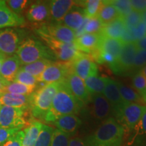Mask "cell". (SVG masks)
Segmentation results:
<instances>
[{
    "label": "cell",
    "instance_id": "1",
    "mask_svg": "<svg viewBox=\"0 0 146 146\" xmlns=\"http://www.w3.org/2000/svg\"><path fill=\"white\" fill-rule=\"evenodd\" d=\"M83 106V104L73 96L64 79L60 81L59 88L55 95L50 110L45 115L44 120L47 123H53L61 116L76 115L81 111Z\"/></svg>",
    "mask_w": 146,
    "mask_h": 146
},
{
    "label": "cell",
    "instance_id": "2",
    "mask_svg": "<svg viewBox=\"0 0 146 146\" xmlns=\"http://www.w3.org/2000/svg\"><path fill=\"white\" fill-rule=\"evenodd\" d=\"M125 132L123 127L111 117L102 122L85 141L88 146H120Z\"/></svg>",
    "mask_w": 146,
    "mask_h": 146
},
{
    "label": "cell",
    "instance_id": "3",
    "mask_svg": "<svg viewBox=\"0 0 146 146\" xmlns=\"http://www.w3.org/2000/svg\"><path fill=\"white\" fill-rule=\"evenodd\" d=\"M15 54L21 65L28 64L41 59L52 61L56 59L50 49L35 37H27L24 39Z\"/></svg>",
    "mask_w": 146,
    "mask_h": 146
},
{
    "label": "cell",
    "instance_id": "4",
    "mask_svg": "<svg viewBox=\"0 0 146 146\" xmlns=\"http://www.w3.org/2000/svg\"><path fill=\"white\" fill-rule=\"evenodd\" d=\"M60 82L46 84L32 94L29 110L34 118L44 120L52 106L55 95L60 86Z\"/></svg>",
    "mask_w": 146,
    "mask_h": 146
},
{
    "label": "cell",
    "instance_id": "5",
    "mask_svg": "<svg viewBox=\"0 0 146 146\" xmlns=\"http://www.w3.org/2000/svg\"><path fill=\"white\" fill-rule=\"evenodd\" d=\"M27 35L26 31L19 27L0 30V54L5 57L15 54Z\"/></svg>",
    "mask_w": 146,
    "mask_h": 146
},
{
    "label": "cell",
    "instance_id": "6",
    "mask_svg": "<svg viewBox=\"0 0 146 146\" xmlns=\"http://www.w3.org/2000/svg\"><path fill=\"white\" fill-rule=\"evenodd\" d=\"M145 109L146 106L137 103H126L115 113L114 116L125 131L127 130V132H132L141 120Z\"/></svg>",
    "mask_w": 146,
    "mask_h": 146
},
{
    "label": "cell",
    "instance_id": "7",
    "mask_svg": "<svg viewBox=\"0 0 146 146\" xmlns=\"http://www.w3.org/2000/svg\"><path fill=\"white\" fill-rule=\"evenodd\" d=\"M38 35L46 43L56 59L60 60L62 62H71L81 53L77 50L74 43H64L56 41L46 35Z\"/></svg>",
    "mask_w": 146,
    "mask_h": 146
},
{
    "label": "cell",
    "instance_id": "8",
    "mask_svg": "<svg viewBox=\"0 0 146 146\" xmlns=\"http://www.w3.org/2000/svg\"><path fill=\"white\" fill-rule=\"evenodd\" d=\"M27 110L1 106L0 108V128L18 129L19 130L25 127V118Z\"/></svg>",
    "mask_w": 146,
    "mask_h": 146
},
{
    "label": "cell",
    "instance_id": "9",
    "mask_svg": "<svg viewBox=\"0 0 146 146\" xmlns=\"http://www.w3.org/2000/svg\"><path fill=\"white\" fill-rule=\"evenodd\" d=\"M137 50L135 42L124 43L119 57L114 66L110 68L111 70L117 74H131L135 56Z\"/></svg>",
    "mask_w": 146,
    "mask_h": 146
},
{
    "label": "cell",
    "instance_id": "10",
    "mask_svg": "<svg viewBox=\"0 0 146 146\" xmlns=\"http://www.w3.org/2000/svg\"><path fill=\"white\" fill-rule=\"evenodd\" d=\"M72 70L71 62H53L36 78L39 83L50 84L65 79L68 73Z\"/></svg>",
    "mask_w": 146,
    "mask_h": 146
},
{
    "label": "cell",
    "instance_id": "11",
    "mask_svg": "<svg viewBox=\"0 0 146 146\" xmlns=\"http://www.w3.org/2000/svg\"><path fill=\"white\" fill-rule=\"evenodd\" d=\"M36 33L46 35L56 41L64 43H74L76 40L75 32L62 23L43 25L36 30Z\"/></svg>",
    "mask_w": 146,
    "mask_h": 146
},
{
    "label": "cell",
    "instance_id": "12",
    "mask_svg": "<svg viewBox=\"0 0 146 146\" xmlns=\"http://www.w3.org/2000/svg\"><path fill=\"white\" fill-rule=\"evenodd\" d=\"M72 70L83 81L92 76H98V68L91 56L81 52L72 62Z\"/></svg>",
    "mask_w": 146,
    "mask_h": 146
},
{
    "label": "cell",
    "instance_id": "13",
    "mask_svg": "<svg viewBox=\"0 0 146 146\" xmlns=\"http://www.w3.org/2000/svg\"><path fill=\"white\" fill-rule=\"evenodd\" d=\"M89 102H91V114L97 120L104 122L114 116L112 106L103 94L91 96Z\"/></svg>",
    "mask_w": 146,
    "mask_h": 146
},
{
    "label": "cell",
    "instance_id": "14",
    "mask_svg": "<svg viewBox=\"0 0 146 146\" xmlns=\"http://www.w3.org/2000/svg\"><path fill=\"white\" fill-rule=\"evenodd\" d=\"M64 81L71 93L78 101L83 105L87 104L90 102L91 95L87 91L84 81L76 75L73 70L68 73Z\"/></svg>",
    "mask_w": 146,
    "mask_h": 146
},
{
    "label": "cell",
    "instance_id": "15",
    "mask_svg": "<svg viewBox=\"0 0 146 146\" xmlns=\"http://www.w3.org/2000/svg\"><path fill=\"white\" fill-rule=\"evenodd\" d=\"M27 18L31 23H45L50 19V1H39L31 3L27 10Z\"/></svg>",
    "mask_w": 146,
    "mask_h": 146
},
{
    "label": "cell",
    "instance_id": "16",
    "mask_svg": "<svg viewBox=\"0 0 146 146\" xmlns=\"http://www.w3.org/2000/svg\"><path fill=\"white\" fill-rule=\"evenodd\" d=\"M25 20L9 8L5 1L0 0V29L23 26Z\"/></svg>",
    "mask_w": 146,
    "mask_h": 146
},
{
    "label": "cell",
    "instance_id": "17",
    "mask_svg": "<svg viewBox=\"0 0 146 146\" xmlns=\"http://www.w3.org/2000/svg\"><path fill=\"white\" fill-rule=\"evenodd\" d=\"M103 95L112 106L114 111V116L115 113L118 112L126 104L120 96L116 81L110 78H108Z\"/></svg>",
    "mask_w": 146,
    "mask_h": 146
},
{
    "label": "cell",
    "instance_id": "18",
    "mask_svg": "<svg viewBox=\"0 0 146 146\" xmlns=\"http://www.w3.org/2000/svg\"><path fill=\"white\" fill-rule=\"evenodd\" d=\"M74 5H76V1L72 0L50 1V19L53 23H60Z\"/></svg>",
    "mask_w": 146,
    "mask_h": 146
},
{
    "label": "cell",
    "instance_id": "19",
    "mask_svg": "<svg viewBox=\"0 0 146 146\" xmlns=\"http://www.w3.org/2000/svg\"><path fill=\"white\" fill-rule=\"evenodd\" d=\"M31 98L32 94L30 95H18L3 92L0 97V105L29 110Z\"/></svg>",
    "mask_w": 146,
    "mask_h": 146
},
{
    "label": "cell",
    "instance_id": "20",
    "mask_svg": "<svg viewBox=\"0 0 146 146\" xmlns=\"http://www.w3.org/2000/svg\"><path fill=\"white\" fill-rule=\"evenodd\" d=\"M21 62L16 54L5 57L0 69V77L8 83H12L21 68Z\"/></svg>",
    "mask_w": 146,
    "mask_h": 146
},
{
    "label": "cell",
    "instance_id": "21",
    "mask_svg": "<svg viewBox=\"0 0 146 146\" xmlns=\"http://www.w3.org/2000/svg\"><path fill=\"white\" fill-rule=\"evenodd\" d=\"M52 124L57 127V129L71 136L81 127L82 121L75 114H70L61 116Z\"/></svg>",
    "mask_w": 146,
    "mask_h": 146
},
{
    "label": "cell",
    "instance_id": "22",
    "mask_svg": "<svg viewBox=\"0 0 146 146\" xmlns=\"http://www.w3.org/2000/svg\"><path fill=\"white\" fill-rule=\"evenodd\" d=\"M101 37V34L85 33L76 38L74 42L79 52L91 54L98 47Z\"/></svg>",
    "mask_w": 146,
    "mask_h": 146
},
{
    "label": "cell",
    "instance_id": "23",
    "mask_svg": "<svg viewBox=\"0 0 146 146\" xmlns=\"http://www.w3.org/2000/svg\"><path fill=\"white\" fill-rule=\"evenodd\" d=\"M85 17L83 8L74 5L64 17L61 23L75 32L82 26Z\"/></svg>",
    "mask_w": 146,
    "mask_h": 146
},
{
    "label": "cell",
    "instance_id": "24",
    "mask_svg": "<svg viewBox=\"0 0 146 146\" xmlns=\"http://www.w3.org/2000/svg\"><path fill=\"white\" fill-rule=\"evenodd\" d=\"M126 27L122 17L117 18L103 26L100 34L106 37L111 39H120L125 33Z\"/></svg>",
    "mask_w": 146,
    "mask_h": 146
},
{
    "label": "cell",
    "instance_id": "25",
    "mask_svg": "<svg viewBox=\"0 0 146 146\" xmlns=\"http://www.w3.org/2000/svg\"><path fill=\"white\" fill-rule=\"evenodd\" d=\"M124 43L119 39H111L102 35L98 48L102 52L111 54L117 61Z\"/></svg>",
    "mask_w": 146,
    "mask_h": 146
},
{
    "label": "cell",
    "instance_id": "26",
    "mask_svg": "<svg viewBox=\"0 0 146 146\" xmlns=\"http://www.w3.org/2000/svg\"><path fill=\"white\" fill-rule=\"evenodd\" d=\"M42 124L36 120L31 121L29 125L25 129V137L23 140L22 146H34L37 139L40 131L41 130Z\"/></svg>",
    "mask_w": 146,
    "mask_h": 146
},
{
    "label": "cell",
    "instance_id": "27",
    "mask_svg": "<svg viewBox=\"0 0 146 146\" xmlns=\"http://www.w3.org/2000/svg\"><path fill=\"white\" fill-rule=\"evenodd\" d=\"M107 81L108 77L92 76L84 80V83L91 96L97 94H103Z\"/></svg>",
    "mask_w": 146,
    "mask_h": 146
},
{
    "label": "cell",
    "instance_id": "28",
    "mask_svg": "<svg viewBox=\"0 0 146 146\" xmlns=\"http://www.w3.org/2000/svg\"><path fill=\"white\" fill-rule=\"evenodd\" d=\"M97 17L99 18L103 25H105L120 17V16L110 1H103Z\"/></svg>",
    "mask_w": 146,
    "mask_h": 146
},
{
    "label": "cell",
    "instance_id": "29",
    "mask_svg": "<svg viewBox=\"0 0 146 146\" xmlns=\"http://www.w3.org/2000/svg\"><path fill=\"white\" fill-rule=\"evenodd\" d=\"M53 62L47 59H41L28 64L22 65L20 69L37 78Z\"/></svg>",
    "mask_w": 146,
    "mask_h": 146
},
{
    "label": "cell",
    "instance_id": "30",
    "mask_svg": "<svg viewBox=\"0 0 146 146\" xmlns=\"http://www.w3.org/2000/svg\"><path fill=\"white\" fill-rule=\"evenodd\" d=\"M116 83L120 96L126 103H135L142 100L141 96L133 88L128 87L120 81H116Z\"/></svg>",
    "mask_w": 146,
    "mask_h": 146
},
{
    "label": "cell",
    "instance_id": "31",
    "mask_svg": "<svg viewBox=\"0 0 146 146\" xmlns=\"http://www.w3.org/2000/svg\"><path fill=\"white\" fill-rule=\"evenodd\" d=\"M80 4L83 5V10L87 18H91L98 16L99 11L101 8L103 1L100 0H88V1H81Z\"/></svg>",
    "mask_w": 146,
    "mask_h": 146
},
{
    "label": "cell",
    "instance_id": "32",
    "mask_svg": "<svg viewBox=\"0 0 146 146\" xmlns=\"http://www.w3.org/2000/svg\"><path fill=\"white\" fill-rule=\"evenodd\" d=\"M36 88V86H27L16 82H12L9 83L5 87L4 92L18 95H30L34 92Z\"/></svg>",
    "mask_w": 146,
    "mask_h": 146
},
{
    "label": "cell",
    "instance_id": "33",
    "mask_svg": "<svg viewBox=\"0 0 146 146\" xmlns=\"http://www.w3.org/2000/svg\"><path fill=\"white\" fill-rule=\"evenodd\" d=\"M54 131V128L43 125L34 146H50Z\"/></svg>",
    "mask_w": 146,
    "mask_h": 146
},
{
    "label": "cell",
    "instance_id": "34",
    "mask_svg": "<svg viewBox=\"0 0 146 146\" xmlns=\"http://www.w3.org/2000/svg\"><path fill=\"white\" fill-rule=\"evenodd\" d=\"M70 135L59 129H54L50 146H68Z\"/></svg>",
    "mask_w": 146,
    "mask_h": 146
},
{
    "label": "cell",
    "instance_id": "35",
    "mask_svg": "<svg viewBox=\"0 0 146 146\" xmlns=\"http://www.w3.org/2000/svg\"><path fill=\"white\" fill-rule=\"evenodd\" d=\"M16 83L23 84V85H27V86H36L37 85L38 81L36 78L33 76L29 73L20 69L16 73V75L14 78V81Z\"/></svg>",
    "mask_w": 146,
    "mask_h": 146
},
{
    "label": "cell",
    "instance_id": "36",
    "mask_svg": "<svg viewBox=\"0 0 146 146\" xmlns=\"http://www.w3.org/2000/svg\"><path fill=\"white\" fill-rule=\"evenodd\" d=\"M5 2L12 12L18 16H21L31 1L27 0H8Z\"/></svg>",
    "mask_w": 146,
    "mask_h": 146
},
{
    "label": "cell",
    "instance_id": "37",
    "mask_svg": "<svg viewBox=\"0 0 146 146\" xmlns=\"http://www.w3.org/2000/svg\"><path fill=\"white\" fill-rule=\"evenodd\" d=\"M110 1L120 17L127 16L133 10L131 1L129 0H113Z\"/></svg>",
    "mask_w": 146,
    "mask_h": 146
},
{
    "label": "cell",
    "instance_id": "38",
    "mask_svg": "<svg viewBox=\"0 0 146 146\" xmlns=\"http://www.w3.org/2000/svg\"><path fill=\"white\" fill-rule=\"evenodd\" d=\"M133 88L141 96L146 91V77L140 71L133 74L132 78Z\"/></svg>",
    "mask_w": 146,
    "mask_h": 146
},
{
    "label": "cell",
    "instance_id": "39",
    "mask_svg": "<svg viewBox=\"0 0 146 146\" xmlns=\"http://www.w3.org/2000/svg\"><path fill=\"white\" fill-rule=\"evenodd\" d=\"M126 28L134 29L137 26L141 21V14L137 11L133 10L127 16L122 17Z\"/></svg>",
    "mask_w": 146,
    "mask_h": 146
},
{
    "label": "cell",
    "instance_id": "40",
    "mask_svg": "<svg viewBox=\"0 0 146 146\" xmlns=\"http://www.w3.org/2000/svg\"><path fill=\"white\" fill-rule=\"evenodd\" d=\"M103 26V24L101 23L98 17L91 18H87L85 27V33L91 34L100 33Z\"/></svg>",
    "mask_w": 146,
    "mask_h": 146
},
{
    "label": "cell",
    "instance_id": "41",
    "mask_svg": "<svg viewBox=\"0 0 146 146\" xmlns=\"http://www.w3.org/2000/svg\"><path fill=\"white\" fill-rule=\"evenodd\" d=\"M146 65V51L138 50L135 56L134 62L131 69V73H136Z\"/></svg>",
    "mask_w": 146,
    "mask_h": 146
},
{
    "label": "cell",
    "instance_id": "42",
    "mask_svg": "<svg viewBox=\"0 0 146 146\" xmlns=\"http://www.w3.org/2000/svg\"><path fill=\"white\" fill-rule=\"evenodd\" d=\"M24 137L25 131H18L1 146H22Z\"/></svg>",
    "mask_w": 146,
    "mask_h": 146
},
{
    "label": "cell",
    "instance_id": "43",
    "mask_svg": "<svg viewBox=\"0 0 146 146\" xmlns=\"http://www.w3.org/2000/svg\"><path fill=\"white\" fill-rule=\"evenodd\" d=\"M18 131V129H3L0 128V146L5 143L13 135L15 134Z\"/></svg>",
    "mask_w": 146,
    "mask_h": 146
},
{
    "label": "cell",
    "instance_id": "44",
    "mask_svg": "<svg viewBox=\"0 0 146 146\" xmlns=\"http://www.w3.org/2000/svg\"><path fill=\"white\" fill-rule=\"evenodd\" d=\"M135 35L136 40L142 39L144 36H146V24L141 21L139 25L134 29Z\"/></svg>",
    "mask_w": 146,
    "mask_h": 146
},
{
    "label": "cell",
    "instance_id": "45",
    "mask_svg": "<svg viewBox=\"0 0 146 146\" xmlns=\"http://www.w3.org/2000/svg\"><path fill=\"white\" fill-rule=\"evenodd\" d=\"M134 130L135 131L136 135L139 133H146V109L140 121L135 127Z\"/></svg>",
    "mask_w": 146,
    "mask_h": 146
},
{
    "label": "cell",
    "instance_id": "46",
    "mask_svg": "<svg viewBox=\"0 0 146 146\" xmlns=\"http://www.w3.org/2000/svg\"><path fill=\"white\" fill-rule=\"evenodd\" d=\"M131 3L133 10L140 13L146 10V0H132Z\"/></svg>",
    "mask_w": 146,
    "mask_h": 146
},
{
    "label": "cell",
    "instance_id": "47",
    "mask_svg": "<svg viewBox=\"0 0 146 146\" xmlns=\"http://www.w3.org/2000/svg\"><path fill=\"white\" fill-rule=\"evenodd\" d=\"M68 146H88L85 141L82 140L78 137L70 138Z\"/></svg>",
    "mask_w": 146,
    "mask_h": 146
},
{
    "label": "cell",
    "instance_id": "48",
    "mask_svg": "<svg viewBox=\"0 0 146 146\" xmlns=\"http://www.w3.org/2000/svg\"><path fill=\"white\" fill-rule=\"evenodd\" d=\"M135 45L138 50L146 51V36L135 42Z\"/></svg>",
    "mask_w": 146,
    "mask_h": 146
},
{
    "label": "cell",
    "instance_id": "49",
    "mask_svg": "<svg viewBox=\"0 0 146 146\" xmlns=\"http://www.w3.org/2000/svg\"><path fill=\"white\" fill-rule=\"evenodd\" d=\"M8 83L7 81H5V80H3L2 78L0 77V93H3L5 91V87L8 85Z\"/></svg>",
    "mask_w": 146,
    "mask_h": 146
},
{
    "label": "cell",
    "instance_id": "50",
    "mask_svg": "<svg viewBox=\"0 0 146 146\" xmlns=\"http://www.w3.org/2000/svg\"><path fill=\"white\" fill-rule=\"evenodd\" d=\"M141 21L146 24V10L141 12Z\"/></svg>",
    "mask_w": 146,
    "mask_h": 146
},
{
    "label": "cell",
    "instance_id": "51",
    "mask_svg": "<svg viewBox=\"0 0 146 146\" xmlns=\"http://www.w3.org/2000/svg\"><path fill=\"white\" fill-rule=\"evenodd\" d=\"M5 56H3L2 54H0V69H1V65H2V63H3V60H5Z\"/></svg>",
    "mask_w": 146,
    "mask_h": 146
},
{
    "label": "cell",
    "instance_id": "52",
    "mask_svg": "<svg viewBox=\"0 0 146 146\" xmlns=\"http://www.w3.org/2000/svg\"><path fill=\"white\" fill-rule=\"evenodd\" d=\"M139 71L146 77V65L144 66L143 68H142Z\"/></svg>",
    "mask_w": 146,
    "mask_h": 146
},
{
    "label": "cell",
    "instance_id": "53",
    "mask_svg": "<svg viewBox=\"0 0 146 146\" xmlns=\"http://www.w3.org/2000/svg\"><path fill=\"white\" fill-rule=\"evenodd\" d=\"M141 98H142V100H143L144 102H146V91H145V92L143 93V94L141 95Z\"/></svg>",
    "mask_w": 146,
    "mask_h": 146
},
{
    "label": "cell",
    "instance_id": "54",
    "mask_svg": "<svg viewBox=\"0 0 146 146\" xmlns=\"http://www.w3.org/2000/svg\"><path fill=\"white\" fill-rule=\"evenodd\" d=\"M3 93H0V97H1V94H2Z\"/></svg>",
    "mask_w": 146,
    "mask_h": 146
},
{
    "label": "cell",
    "instance_id": "55",
    "mask_svg": "<svg viewBox=\"0 0 146 146\" xmlns=\"http://www.w3.org/2000/svg\"><path fill=\"white\" fill-rule=\"evenodd\" d=\"M1 108V105H0V108Z\"/></svg>",
    "mask_w": 146,
    "mask_h": 146
}]
</instances>
